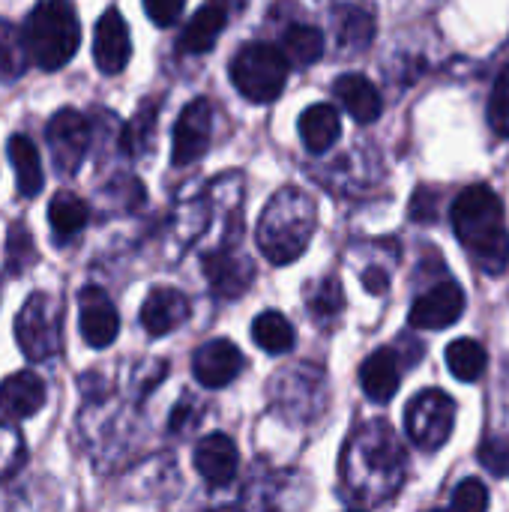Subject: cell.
Returning a JSON list of instances; mask_svg holds the SVG:
<instances>
[{
  "label": "cell",
  "instance_id": "ba28073f",
  "mask_svg": "<svg viewBox=\"0 0 509 512\" xmlns=\"http://www.w3.org/2000/svg\"><path fill=\"white\" fill-rule=\"evenodd\" d=\"M87 144H90V123L84 120V114L63 108L48 120V147L54 156V168L60 174L78 171V165L87 156Z\"/></svg>",
  "mask_w": 509,
  "mask_h": 512
},
{
  "label": "cell",
  "instance_id": "ac0fdd59",
  "mask_svg": "<svg viewBox=\"0 0 509 512\" xmlns=\"http://www.w3.org/2000/svg\"><path fill=\"white\" fill-rule=\"evenodd\" d=\"M204 273H207L210 288L225 300H234L237 294H243L252 285V264L225 249L204 258Z\"/></svg>",
  "mask_w": 509,
  "mask_h": 512
},
{
  "label": "cell",
  "instance_id": "f546056e",
  "mask_svg": "<svg viewBox=\"0 0 509 512\" xmlns=\"http://www.w3.org/2000/svg\"><path fill=\"white\" fill-rule=\"evenodd\" d=\"M489 126L495 129V135L509 138V66L501 69L492 99H489Z\"/></svg>",
  "mask_w": 509,
  "mask_h": 512
},
{
  "label": "cell",
  "instance_id": "9c48e42d",
  "mask_svg": "<svg viewBox=\"0 0 509 512\" xmlns=\"http://www.w3.org/2000/svg\"><path fill=\"white\" fill-rule=\"evenodd\" d=\"M210 129H213V108L207 99H192L177 123H174V147H171V159L174 165H192L198 162L207 147H210Z\"/></svg>",
  "mask_w": 509,
  "mask_h": 512
},
{
  "label": "cell",
  "instance_id": "d590c367",
  "mask_svg": "<svg viewBox=\"0 0 509 512\" xmlns=\"http://www.w3.org/2000/svg\"><path fill=\"white\" fill-rule=\"evenodd\" d=\"M435 213H438V198L432 201L429 192L420 189L417 198H414V204H411V216H414V219H435Z\"/></svg>",
  "mask_w": 509,
  "mask_h": 512
},
{
  "label": "cell",
  "instance_id": "8992f818",
  "mask_svg": "<svg viewBox=\"0 0 509 512\" xmlns=\"http://www.w3.org/2000/svg\"><path fill=\"white\" fill-rule=\"evenodd\" d=\"M15 339L27 360L39 363L57 354L60 348V306L51 300V294H30L24 309L15 321Z\"/></svg>",
  "mask_w": 509,
  "mask_h": 512
},
{
  "label": "cell",
  "instance_id": "484cf974",
  "mask_svg": "<svg viewBox=\"0 0 509 512\" xmlns=\"http://www.w3.org/2000/svg\"><path fill=\"white\" fill-rule=\"evenodd\" d=\"M447 366H450V372L459 381L474 384V381L483 378V372L489 366V354H486V348L477 339H456L447 348Z\"/></svg>",
  "mask_w": 509,
  "mask_h": 512
},
{
  "label": "cell",
  "instance_id": "7402d4cb",
  "mask_svg": "<svg viewBox=\"0 0 509 512\" xmlns=\"http://www.w3.org/2000/svg\"><path fill=\"white\" fill-rule=\"evenodd\" d=\"M6 150H9L12 171H15L18 192L27 195V198L39 195V189H42V162H39V153H36L33 141L27 135H12Z\"/></svg>",
  "mask_w": 509,
  "mask_h": 512
},
{
  "label": "cell",
  "instance_id": "30bf717a",
  "mask_svg": "<svg viewBox=\"0 0 509 512\" xmlns=\"http://www.w3.org/2000/svg\"><path fill=\"white\" fill-rule=\"evenodd\" d=\"M462 312H465V291L456 282H441L411 306L408 321L417 330H444L456 324Z\"/></svg>",
  "mask_w": 509,
  "mask_h": 512
},
{
  "label": "cell",
  "instance_id": "4fadbf2b",
  "mask_svg": "<svg viewBox=\"0 0 509 512\" xmlns=\"http://www.w3.org/2000/svg\"><path fill=\"white\" fill-rule=\"evenodd\" d=\"M81 336L90 348H108L120 333V318L114 303L102 288H84L81 291Z\"/></svg>",
  "mask_w": 509,
  "mask_h": 512
},
{
  "label": "cell",
  "instance_id": "e0dca14e",
  "mask_svg": "<svg viewBox=\"0 0 509 512\" xmlns=\"http://www.w3.org/2000/svg\"><path fill=\"white\" fill-rule=\"evenodd\" d=\"M333 93H336V99L342 102V108L357 123H375L381 117V111H384L378 87L366 75H360V72L339 75L336 84H333Z\"/></svg>",
  "mask_w": 509,
  "mask_h": 512
},
{
  "label": "cell",
  "instance_id": "d4e9b609",
  "mask_svg": "<svg viewBox=\"0 0 509 512\" xmlns=\"http://www.w3.org/2000/svg\"><path fill=\"white\" fill-rule=\"evenodd\" d=\"M87 204L72 195V192H57L48 204V222H51V231L54 237H75L84 225H87Z\"/></svg>",
  "mask_w": 509,
  "mask_h": 512
},
{
  "label": "cell",
  "instance_id": "8fae6325",
  "mask_svg": "<svg viewBox=\"0 0 509 512\" xmlns=\"http://www.w3.org/2000/svg\"><path fill=\"white\" fill-rule=\"evenodd\" d=\"M132 57V39H129V27L123 21V15L117 9H108L99 21H96V33H93V60L105 75H117L126 69Z\"/></svg>",
  "mask_w": 509,
  "mask_h": 512
},
{
  "label": "cell",
  "instance_id": "836d02e7",
  "mask_svg": "<svg viewBox=\"0 0 509 512\" xmlns=\"http://www.w3.org/2000/svg\"><path fill=\"white\" fill-rule=\"evenodd\" d=\"M183 6H186V0H144L147 18L159 27H171L183 15Z\"/></svg>",
  "mask_w": 509,
  "mask_h": 512
},
{
  "label": "cell",
  "instance_id": "7a4b0ae2",
  "mask_svg": "<svg viewBox=\"0 0 509 512\" xmlns=\"http://www.w3.org/2000/svg\"><path fill=\"white\" fill-rule=\"evenodd\" d=\"M402 474L405 456L390 426L375 423L351 441L345 453V480L360 495V501H384L390 492H396Z\"/></svg>",
  "mask_w": 509,
  "mask_h": 512
},
{
  "label": "cell",
  "instance_id": "1f68e13d",
  "mask_svg": "<svg viewBox=\"0 0 509 512\" xmlns=\"http://www.w3.org/2000/svg\"><path fill=\"white\" fill-rule=\"evenodd\" d=\"M342 306H345V300H342V285H339L336 279H324V282L315 288L312 300H309V309H312V312H318L321 318H333V315H339V312H342Z\"/></svg>",
  "mask_w": 509,
  "mask_h": 512
},
{
  "label": "cell",
  "instance_id": "83f0119b",
  "mask_svg": "<svg viewBox=\"0 0 509 512\" xmlns=\"http://www.w3.org/2000/svg\"><path fill=\"white\" fill-rule=\"evenodd\" d=\"M27 42H24V33L18 36L15 27H9L3 18H0V78L3 81H12L24 72L27 66Z\"/></svg>",
  "mask_w": 509,
  "mask_h": 512
},
{
  "label": "cell",
  "instance_id": "ffe728a7",
  "mask_svg": "<svg viewBox=\"0 0 509 512\" xmlns=\"http://www.w3.org/2000/svg\"><path fill=\"white\" fill-rule=\"evenodd\" d=\"M228 24V3L225 0H207L195 18L186 24L183 36H180V51L186 54H204L216 45L219 33Z\"/></svg>",
  "mask_w": 509,
  "mask_h": 512
},
{
  "label": "cell",
  "instance_id": "e575fe53",
  "mask_svg": "<svg viewBox=\"0 0 509 512\" xmlns=\"http://www.w3.org/2000/svg\"><path fill=\"white\" fill-rule=\"evenodd\" d=\"M153 114H156V108L147 102V108H141V114L129 123V129H126V150L135 156L141 147H144V138H147V129L153 126Z\"/></svg>",
  "mask_w": 509,
  "mask_h": 512
},
{
  "label": "cell",
  "instance_id": "4dcf8cb0",
  "mask_svg": "<svg viewBox=\"0 0 509 512\" xmlns=\"http://www.w3.org/2000/svg\"><path fill=\"white\" fill-rule=\"evenodd\" d=\"M450 504L462 512H483L486 507H489V489H486L480 480L468 477V480H462V483L456 486V492H453V501H450Z\"/></svg>",
  "mask_w": 509,
  "mask_h": 512
},
{
  "label": "cell",
  "instance_id": "d6986e66",
  "mask_svg": "<svg viewBox=\"0 0 509 512\" xmlns=\"http://www.w3.org/2000/svg\"><path fill=\"white\" fill-rule=\"evenodd\" d=\"M360 384H363V390H366V396L372 402H378V405L390 402L399 393V384H402V366H399L396 351L381 348L372 357H366V363L360 369Z\"/></svg>",
  "mask_w": 509,
  "mask_h": 512
},
{
  "label": "cell",
  "instance_id": "603a6c76",
  "mask_svg": "<svg viewBox=\"0 0 509 512\" xmlns=\"http://www.w3.org/2000/svg\"><path fill=\"white\" fill-rule=\"evenodd\" d=\"M336 33L342 48H366L375 36V12L366 3H348L336 12Z\"/></svg>",
  "mask_w": 509,
  "mask_h": 512
},
{
  "label": "cell",
  "instance_id": "44dd1931",
  "mask_svg": "<svg viewBox=\"0 0 509 512\" xmlns=\"http://www.w3.org/2000/svg\"><path fill=\"white\" fill-rule=\"evenodd\" d=\"M339 132H342L339 108L330 102L309 105L300 114V138L309 153H327L339 141Z\"/></svg>",
  "mask_w": 509,
  "mask_h": 512
},
{
  "label": "cell",
  "instance_id": "5b68a950",
  "mask_svg": "<svg viewBox=\"0 0 509 512\" xmlns=\"http://www.w3.org/2000/svg\"><path fill=\"white\" fill-rule=\"evenodd\" d=\"M288 63L291 60L282 48L267 42H249L231 60V81L246 99L273 102L285 90Z\"/></svg>",
  "mask_w": 509,
  "mask_h": 512
},
{
  "label": "cell",
  "instance_id": "cb8c5ba5",
  "mask_svg": "<svg viewBox=\"0 0 509 512\" xmlns=\"http://www.w3.org/2000/svg\"><path fill=\"white\" fill-rule=\"evenodd\" d=\"M252 339L267 354H285L294 348V327L282 312H261L252 324Z\"/></svg>",
  "mask_w": 509,
  "mask_h": 512
},
{
  "label": "cell",
  "instance_id": "4316f807",
  "mask_svg": "<svg viewBox=\"0 0 509 512\" xmlns=\"http://www.w3.org/2000/svg\"><path fill=\"white\" fill-rule=\"evenodd\" d=\"M282 51L294 66H309L324 54V33L312 24H294L285 30Z\"/></svg>",
  "mask_w": 509,
  "mask_h": 512
},
{
  "label": "cell",
  "instance_id": "7c38bea8",
  "mask_svg": "<svg viewBox=\"0 0 509 512\" xmlns=\"http://www.w3.org/2000/svg\"><path fill=\"white\" fill-rule=\"evenodd\" d=\"M240 369H243V354L228 339L204 342L192 357V372H195L198 384L207 387V390L228 387L240 375Z\"/></svg>",
  "mask_w": 509,
  "mask_h": 512
},
{
  "label": "cell",
  "instance_id": "3957f363",
  "mask_svg": "<svg viewBox=\"0 0 509 512\" xmlns=\"http://www.w3.org/2000/svg\"><path fill=\"white\" fill-rule=\"evenodd\" d=\"M315 234V207L303 189H279L258 225V246L273 264H291Z\"/></svg>",
  "mask_w": 509,
  "mask_h": 512
},
{
  "label": "cell",
  "instance_id": "9a60e30c",
  "mask_svg": "<svg viewBox=\"0 0 509 512\" xmlns=\"http://www.w3.org/2000/svg\"><path fill=\"white\" fill-rule=\"evenodd\" d=\"M189 318V300L177 288H153L141 306V324L150 336H165Z\"/></svg>",
  "mask_w": 509,
  "mask_h": 512
},
{
  "label": "cell",
  "instance_id": "6da1fadb",
  "mask_svg": "<svg viewBox=\"0 0 509 512\" xmlns=\"http://www.w3.org/2000/svg\"><path fill=\"white\" fill-rule=\"evenodd\" d=\"M453 228L471 261L498 276L509 261V231L504 204L492 186H468L453 201Z\"/></svg>",
  "mask_w": 509,
  "mask_h": 512
},
{
  "label": "cell",
  "instance_id": "d6a6232c",
  "mask_svg": "<svg viewBox=\"0 0 509 512\" xmlns=\"http://www.w3.org/2000/svg\"><path fill=\"white\" fill-rule=\"evenodd\" d=\"M480 462L492 474H507L509 471V438H489L480 447Z\"/></svg>",
  "mask_w": 509,
  "mask_h": 512
},
{
  "label": "cell",
  "instance_id": "8d00e7d4",
  "mask_svg": "<svg viewBox=\"0 0 509 512\" xmlns=\"http://www.w3.org/2000/svg\"><path fill=\"white\" fill-rule=\"evenodd\" d=\"M363 282H366V288H369L372 294H384L387 285H390L387 273H381V270H369V273L363 276Z\"/></svg>",
  "mask_w": 509,
  "mask_h": 512
},
{
  "label": "cell",
  "instance_id": "5bb4252c",
  "mask_svg": "<svg viewBox=\"0 0 509 512\" xmlns=\"http://www.w3.org/2000/svg\"><path fill=\"white\" fill-rule=\"evenodd\" d=\"M195 471L204 477V483L222 489L228 486L234 477H237V465H240V456H237V447L228 435H207L198 441L195 447Z\"/></svg>",
  "mask_w": 509,
  "mask_h": 512
},
{
  "label": "cell",
  "instance_id": "52a82bcc",
  "mask_svg": "<svg viewBox=\"0 0 509 512\" xmlns=\"http://www.w3.org/2000/svg\"><path fill=\"white\" fill-rule=\"evenodd\" d=\"M408 435L411 441L432 453L441 450L456 426V402L444 390H423L411 405H408Z\"/></svg>",
  "mask_w": 509,
  "mask_h": 512
},
{
  "label": "cell",
  "instance_id": "277c9868",
  "mask_svg": "<svg viewBox=\"0 0 509 512\" xmlns=\"http://www.w3.org/2000/svg\"><path fill=\"white\" fill-rule=\"evenodd\" d=\"M24 42L30 57L42 69L66 66L81 42V24L69 0H42L33 6L24 24Z\"/></svg>",
  "mask_w": 509,
  "mask_h": 512
},
{
  "label": "cell",
  "instance_id": "f1b7e54d",
  "mask_svg": "<svg viewBox=\"0 0 509 512\" xmlns=\"http://www.w3.org/2000/svg\"><path fill=\"white\" fill-rule=\"evenodd\" d=\"M36 246H33V237H30V231L21 225V222H15L12 225V231H9V240H6V267L15 273V276H21L27 267H33L36 264Z\"/></svg>",
  "mask_w": 509,
  "mask_h": 512
},
{
  "label": "cell",
  "instance_id": "2e32d148",
  "mask_svg": "<svg viewBox=\"0 0 509 512\" xmlns=\"http://www.w3.org/2000/svg\"><path fill=\"white\" fill-rule=\"evenodd\" d=\"M45 405V384L36 372L9 375L0 384V414L12 420H27Z\"/></svg>",
  "mask_w": 509,
  "mask_h": 512
}]
</instances>
